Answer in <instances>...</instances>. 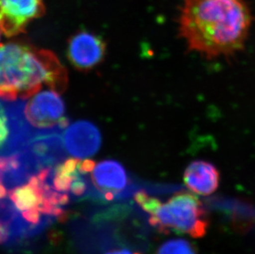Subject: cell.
<instances>
[{
    "label": "cell",
    "instance_id": "cell-7",
    "mask_svg": "<svg viewBox=\"0 0 255 254\" xmlns=\"http://www.w3.org/2000/svg\"><path fill=\"white\" fill-rule=\"evenodd\" d=\"M101 142L99 129L86 121L77 122L65 129V149L76 158H89L94 155L99 151Z\"/></svg>",
    "mask_w": 255,
    "mask_h": 254
},
{
    "label": "cell",
    "instance_id": "cell-2",
    "mask_svg": "<svg viewBox=\"0 0 255 254\" xmlns=\"http://www.w3.org/2000/svg\"><path fill=\"white\" fill-rule=\"evenodd\" d=\"M67 85V71L51 51L17 42L0 46L1 99H28L43 86L63 93Z\"/></svg>",
    "mask_w": 255,
    "mask_h": 254
},
{
    "label": "cell",
    "instance_id": "cell-5",
    "mask_svg": "<svg viewBox=\"0 0 255 254\" xmlns=\"http://www.w3.org/2000/svg\"><path fill=\"white\" fill-rule=\"evenodd\" d=\"M25 117L31 126L46 129L67 124L65 106L58 92L53 89L37 93L25 106Z\"/></svg>",
    "mask_w": 255,
    "mask_h": 254
},
{
    "label": "cell",
    "instance_id": "cell-13",
    "mask_svg": "<svg viewBox=\"0 0 255 254\" xmlns=\"http://www.w3.org/2000/svg\"><path fill=\"white\" fill-rule=\"evenodd\" d=\"M41 211H39L38 208L31 209L28 211L22 212V219H24V221L27 223L34 226L38 225L41 219Z\"/></svg>",
    "mask_w": 255,
    "mask_h": 254
},
{
    "label": "cell",
    "instance_id": "cell-10",
    "mask_svg": "<svg viewBox=\"0 0 255 254\" xmlns=\"http://www.w3.org/2000/svg\"><path fill=\"white\" fill-rule=\"evenodd\" d=\"M155 254H198V250L188 240L173 239L162 244Z\"/></svg>",
    "mask_w": 255,
    "mask_h": 254
},
{
    "label": "cell",
    "instance_id": "cell-8",
    "mask_svg": "<svg viewBox=\"0 0 255 254\" xmlns=\"http://www.w3.org/2000/svg\"><path fill=\"white\" fill-rule=\"evenodd\" d=\"M92 183L107 200H113L122 193L128 185L125 168L116 160H104L96 163L91 172Z\"/></svg>",
    "mask_w": 255,
    "mask_h": 254
},
{
    "label": "cell",
    "instance_id": "cell-14",
    "mask_svg": "<svg viewBox=\"0 0 255 254\" xmlns=\"http://www.w3.org/2000/svg\"><path fill=\"white\" fill-rule=\"evenodd\" d=\"M105 254H132V253L130 252V250H126V249H123V250H112V251H109V252L106 253Z\"/></svg>",
    "mask_w": 255,
    "mask_h": 254
},
{
    "label": "cell",
    "instance_id": "cell-6",
    "mask_svg": "<svg viewBox=\"0 0 255 254\" xmlns=\"http://www.w3.org/2000/svg\"><path fill=\"white\" fill-rule=\"evenodd\" d=\"M106 51V42L101 36L90 31H80L69 39L66 55L73 67L88 71L104 60Z\"/></svg>",
    "mask_w": 255,
    "mask_h": 254
},
{
    "label": "cell",
    "instance_id": "cell-11",
    "mask_svg": "<svg viewBox=\"0 0 255 254\" xmlns=\"http://www.w3.org/2000/svg\"><path fill=\"white\" fill-rule=\"evenodd\" d=\"M10 130L9 120L4 109L0 105V150L3 149L7 139H9Z\"/></svg>",
    "mask_w": 255,
    "mask_h": 254
},
{
    "label": "cell",
    "instance_id": "cell-12",
    "mask_svg": "<svg viewBox=\"0 0 255 254\" xmlns=\"http://www.w3.org/2000/svg\"><path fill=\"white\" fill-rule=\"evenodd\" d=\"M83 175H85V174L81 173V171H80L79 175L74 179L71 187H70V192L75 197H81L83 195H85V192H86L88 184H87L86 180L83 177Z\"/></svg>",
    "mask_w": 255,
    "mask_h": 254
},
{
    "label": "cell",
    "instance_id": "cell-9",
    "mask_svg": "<svg viewBox=\"0 0 255 254\" xmlns=\"http://www.w3.org/2000/svg\"><path fill=\"white\" fill-rule=\"evenodd\" d=\"M221 175L218 168L210 162L193 161L183 173L186 187L200 196H209L219 187Z\"/></svg>",
    "mask_w": 255,
    "mask_h": 254
},
{
    "label": "cell",
    "instance_id": "cell-4",
    "mask_svg": "<svg viewBox=\"0 0 255 254\" xmlns=\"http://www.w3.org/2000/svg\"><path fill=\"white\" fill-rule=\"evenodd\" d=\"M45 12L44 0H0V30L7 37L24 33Z\"/></svg>",
    "mask_w": 255,
    "mask_h": 254
},
{
    "label": "cell",
    "instance_id": "cell-1",
    "mask_svg": "<svg viewBox=\"0 0 255 254\" xmlns=\"http://www.w3.org/2000/svg\"><path fill=\"white\" fill-rule=\"evenodd\" d=\"M177 22L188 51L214 60L243 51L253 14L246 0H183Z\"/></svg>",
    "mask_w": 255,
    "mask_h": 254
},
{
    "label": "cell",
    "instance_id": "cell-3",
    "mask_svg": "<svg viewBox=\"0 0 255 254\" xmlns=\"http://www.w3.org/2000/svg\"><path fill=\"white\" fill-rule=\"evenodd\" d=\"M149 225L158 232L185 234L195 239L204 237L209 227V219L203 204L189 192L173 195L166 202L159 201L149 215Z\"/></svg>",
    "mask_w": 255,
    "mask_h": 254
}]
</instances>
